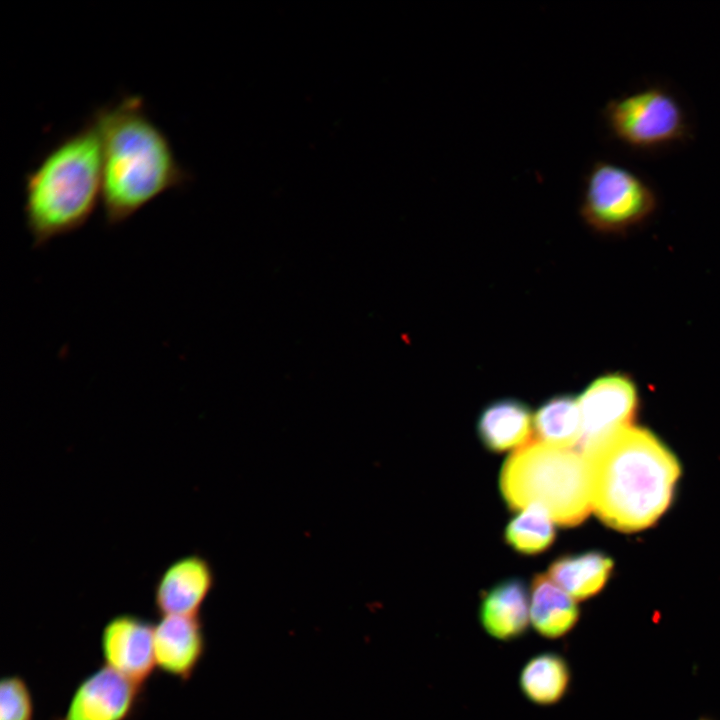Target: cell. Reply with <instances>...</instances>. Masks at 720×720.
Here are the masks:
<instances>
[{"label": "cell", "mask_w": 720, "mask_h": 720, "mask_svg": "<svg viewBox=\"0 0 720 720\" xmlns=\"http://www.w3.org/2000/svg\"><path fill=\"white\" fill-rule=\"evenodd\" d=\"M91 117L101 143V206L107 226L123 224L163 193L191 181L141 96L124 95L97 107Z\"/></svg>", "instance_id": "cell-1"}, {"label": "cell", "mask_w": 720, "mask_h": 720, "mask_svg": "<svg viewBox=\"0 0 720 720\" xmlns=\"http://www.w3.org/2000/svg\"><path fill=\"white\" fill-rule=\"evenodd\" d=\"M582 453L591 471L593 509L607 526L637 531L668 507L679 464L648 430L628 425Z\"/></svg>", "instance_id": "cell-2"}, {"label": "cell", "mask_w": 720, "mask_h": 720, "mask_svg": "<svg viewBox=\"0 0 720 720\" xmlns=\"http://www.w3.org/2000/svg\"><path fill=\"white\" fill-rule=\"evenodd\" d=\"M101 197V143L90 116L54 144L24 177V219L33 248L82 229Z\"/></svg>", "instance_id": "cell-3"}, {"label": "cell", "mask_w": 720, "mask_h": 720, "mask_svg": "<svg viewBox=\"0 0 720 720\" xmlns=\"http://www.w3.org/2000/svg\"><path fill=\"white\" fill-rule=\"evenodd\" d=\"M499 487L510 510L538 505L564 527L578 525L593 508L586 456L578 449L537 438L531 437L506 458Z\"/></svg>", "instance_id": "cell-4"}, {"label": "cell", "mask_w": 720, "mask_h": 720, "mask_svg": "<svg viewBox=\"0 0 720 720\" xmlns=\"http://www.w3.org/2000/svg\"><path fill=\"white\" fill-rule=\"evenodd\" d=\"M602 118L610 136L635 152L663 151L688 143L694 135L687 104L676 90L660 81L609 99Z\"/></svg>", "instance_id": "cell-5"}, {"label": "cell", "mask_w": 720, "mask_h": 720, "mask_svg": "<svg viewBox=\"0 0 720 720\" xmlns=\"http://www.w3.org/2000/svg\"><path fill=\"white\" fill-rule=\"evenodd\" d=\"M583 184L580 215L587 226L602 234L636 229L659 207L658 193L647 177L615 161H595Z\"/></svg>", "instance_id": "cell-6"}, {"label": "cell", "mask_w": 720, "mask_h": 720, "mask_svg": "<svg viewBox=\"0 0 720 720\" xmlns=\"http://www.w3.org/2000/svg\"><path fill=\"white\" fill-rule=\"evenodd\" d=\"M577 400L582 420V436L577 449L581 452L628 426L638 405L634 382L629 376L616 372L595 379Z\"/></svg>", "instance_id": "cell-7"}, {"label": "cell", "mask_w": 720, "mask_h": 720, "mask_svg": "<svg viewBox=\"0 0 720 720\" xmlns=\"http://www.w3.org/2000/svg\"><path fill=\"white\" fill-rule=\"evenodd\" d=\"M143 687L103 665L79 682L63 715L53 720H129Z\"/></svg>", "instance_id": "cell-8"}, {"label": "cell", "mask_w": 720, "mask_h": 720, "mask_svg": "<svg viewBox=\"0 0 720 720\" xmlns=\"http://www.w3.org/2000/svg\"><path fill=\"white\" fill-rule=\"evenodd\" d=\"M100 648L106 666L142 686L156 667L154 624L143 617H112L102 629Z\"/></svg>", "instance_id": "cell-9"}, {"label": "cell", "mask_w": 720, "mask_h": 720, "mask_svg": "<svg viewBox=\"0 0 720 720\" xmlns=\"http://www.w3.org/2000/svg\"><path fill=\"white\" fill-rule=\"evenodd\" d=\"M214 585L209 562L191 554L172 562L158 577L153 593L155 610L164 615H199Z\"/></svg>", "instance_id": "cell-10"}, {"label": "cell", "mask_w": 720, "mask_h": 720, "mask_svg": "<svg viewBox=\"0 0 720 720\" xmlns=\"http://www.w3.org/2000/svg\"><path fill=\"white\" fill-rule=\"evenodd\" d=\"M205 647L199 615H164L154 624L156 667L181 682L191 679Z\"/></svg>", "instance_id": "cell-11"}, {"label": "cell", "mask_w": 720, "mask_h": 720, "mask_svg": "<svg viewBox=\"0 0 720 720\" xmlns=\"http://www.w3.org/2000/svg\"><path fill=\"white\" fill-rule=\"evenodd\" d=\"M479 621L493 639L511 642L523 637L530 624V591L521 578H507L482 597Z\"/></svg>", "instance_id": "cell-12"}, {"label": "cell", "mask_w": 720, "mask_h": 720, "mask_svg": "<svg viewBox=\"0 0 720 720\" xmlns=\"http://www.w3.org/2000/svg\"><path fill=\"white\" fill-rule=\"evenodd\" d=\"M530 622L543 638L557 640L577 625L580 610L574 599L545 573L536 574L530 585Z\"/></svg>", "instance_id": "cell-13"}, {"label": "cell", "mask_w": 720, "mask_h": 720, "mask_svg": "<svg viewBox=\"0 0 720 720\" xmlns=\"http://www.w3.org/2000/svg\"><path fill=\"white\" fill-rule=\"evenodd\" d=\"M533 417L526 404L501 399L489 404L480 414L477 432L483 445L493 452L518 448L532 436Z\"/></svg>", "instance_id": "cell-14"}, {"label": "cell", "mask_w": 720, "mask_h": 720, "mask_svg": "<svg viewBox=\"0 0 720 720\" xmlns=\"http://www.w3.org/2000/svg\"><path fill=\"white\" fill-rule=\"evenodd\" d=\"M572 671L568 661L553 651L538 653L522 666L519 688L532 704L550 707L561 702L568 694Z\"/></svg>", "instance_id": "cell-15"}, {"label": "cell", "mask_w": 720, "mask_h": 720, "mask_svg": "<svg viewBox=\"0 0 720 720\" xmlns=\"http://www.w3.org/2000/svg\"><path fill=\"white\" fill-rule=\"evenodd\" d=\"M613 563L600 552L565 555L554 560L548 569L550 578L574 600H587L605 586Z\"/></svg>", "instance_id": "cell-16"}, {"label": "cell", "mask_w": 720, "mask_h": 720, "mask_svg": "<svg viewBox=\"0 0 720 720\" xmlns=\"http://www.w3.org/2000/svg\"><path fill=\"white\" fill-rule=\"evenodd\" d=\"M536 438L561 447L573 448L582 436L577 398L558 395L543 403L533 417Z\"/></svg>", "instance_id": "cell-17"}, {"label": "cell", "mask_w": 720, "mask_h": 720, "mask_svg": "<svg viewBox=\"0 0 720 720\" xmlns=\"http://www.w3.org/2000/svg\"><path fill=\"white\" fill-rule=\"evenodd\" d=\"M554 521L538 505H530L514 517L505 529V541L515 551L537 554L545 551L554 541Z\"/></svg>", "instance_id": "cell-18"}, {"label": "cell", "mask_w": 720, "mask_h": 720, "mask_svg": "<svg viewBox=\"0 0 720 720\" xmlns=\"http://www.w3.org/2000/svg\"><path fill=\"white\" fill-rule=\"evenodd\" d=\"M0 720H34V702L26 680L18 674L0 681Z\"/></svg>", "instance_id": "cell-19"}, {"label": "cell", "mask_w": 720, "mask_h": 720, "mask_svg": "<svg viewBox=\"0 0 720 720\" xmlns=\"http://www.w3.org/2000/svg\"><path fill=\"white\" fill-rule=\"evenodd\" d=\"M700 720H709V719H705V718H703V719H700Z\"/></svg>", "instance_id": "cell-20"}]
</instances>
